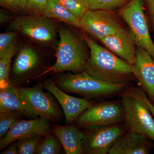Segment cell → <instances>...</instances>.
<instances>
[{"mask_svg":"<svg viewBox=\"0 0 154 154\" xmlns=\"http://www.w3.org/2000/svg\"><path fill=\"white\" fill-rule=\"evenodd\" d=\"M90 49L85 71L98 79L111 84H126L134 75L133 65L98 44L86 34L82 36Z\"/></svg>","mask_w":154,"mask_h":154,"instance_id":"1","label":"cell"},{"mask_svg":"<svg viewBox=\"0 0 154 154\" xmlns=\"http://www.w3.org/2000/svg\"><path fill=\"white\" fill-rule=\"evenodd\" d=\"M57 32L60 40L56 52V60L54 64L42 75L66 71L79 73L85 71L90 52L82 36H79L64 26L60 27Z\"/></svg>","mask_w":154,"mask_h":154,"instance_id":"2","label":"cell"},{"mask_svg":"<svg viewBox=\"0 0 154 154\" xmlns=\"http://www.w3.org/2000/svg\"><path fill=\"white\" fill-rule=\"evenodd\" d=\"M62 90L91 97L108 96L123 90L127 84H111L94 78L85 71L65 75L58 81Z\"/></svg>","mask_w":154,"mask_h":154,"instance_id":"3","label":"cell"},{"mask_svg":"<svg viewBox=\"0 0 154 154\" xmlns=\"http://www.w3.org/2000/svg\"><path fill=\"white\" fill-rule=\"evenodd\" d=\"M122 103L127 129L154 141V119L145 103L128 93L122 96Z\"/></svg>","mask_w":154,"mask_h":154,"instance_id":"4","label":"cell"},{"mask_svg":"<svg viewBox=\"0 0 154 154\" xmlns=\"http://www.w3.org/2000/svg\"><path fill=\"white\" fill-rule=\"evenodd\" d=\"M144 0H131L117 13L128 25L137 46L149 53L154 60V43L144 12Z\"/></svg>","mask_w":154,"mask_h":154,"instance_id":"5","label":"cell"},{"mask_svg":"<svg viewBox=\"0 0 154 154\" xmlns=\"http://www.w3.org/2000/svg\"><path fill=\"white\" fill-rule=\"evenodd\" d=\"M8 30L19 32L36 43L49 45L55 40L57 29L52 20L35 14L17 17L10 23Z\"/></svg>","mask_w":154,"mask_h":154,"instance_id":"6","label":"cell"},{"mask_svg":"<svg viewBox=\"0 0 154 154\" xmlns=\"http://www.w3.org/2000/svg\"><path fill=\"white\" fill-rule=\"evenodd\" d=\"M115 11L89 10L81 19V29L100 41L124 28Z\"/></svg>","mask_w":154,"mask_h":154,"instance_id":"7","label":"cell"},{"mask_svg":"<svg viewBox=\"0 0 154 154\" xmlns=\"http://www.w3.org/2000/svg\"><path fill=\"white\" fill-rule=\"evenodd\" d=\"M123 118L122 105L115 101L92 105L79 116L78 122L86 127L118 124Z\"/></svg>","mask_w":154,"mask_h":154,"instance_id":"8","label":"cell"},{"mask_svg":"<svg viewBox=\"0 0 154 154\" xmlns=\"http://www.w3.org/2000/svg\"><path fill=\"white\" fill-rule=\"evenodd\" d=\"M90 128L85 134L83 146L85 153L91 154L108 153L114 143L127 130L119 124Z\"/></svg>","mask_w":154,"mask_h":154,"instance_id":"9","label":"cell"},{"mask_svg":"<svg viewBox=\"0 0 154 154\" xmlns=\"http://www.w3.org/2000/svg\"><path fill=\"white\" fill-rule=\"evenodd\" d=\"M20 96L29 116H38L47 119L56 118L58 110L53 99L38 86L19 88Z\"/></svg>","mask_w":154,"mask_h":154,"instance_id":"10","label":"cell"},{"mask_svg":"<svg viewBox=\"0 0 154 154\" xmlns=\"http://www.w3.org/2000/svg\"><path fill=\"white\" fill-rule=\"evenodd\" d=\"M105 47L116 55L133 65L135 62V41L129 30L125 28L100 40Z\"/></svg>","mask_w":154,"mask_h":154,"instance_id":"11","label":"cell"},{"mask_svg":"<svg viewBox=\"0 0 154 154\" xmlns=\"http://www.w3.org/2000/svg\"><path fill=\"white\" fill-rule=\"evenodd\" d=\"M48 120L40 117L31 120L17 122L1 139L0 149H2L22 138L34 135H46L50 130Z\"/></svg>","mask_w":154,"mask_h":154,"instance_id":"12","label":"cell"},{"mask_svg":"<svg viewBox=\"0 0 154 154\" xmlns=\"http://www.w3.org/2000/svg\"><path fill=\"white\" fill-rule=\"evenodd\" d=\"M133 66L134 76L150 100L154 102V60L149 53L138 47Z\"/></svg>","mask_w":154,"mask_h":154,"instance_id":"13","label":"cell"},{"mask_svg":"<svg viewBox=\"0 0 154 154\" xmlns=\"http://www.w3.org/2000/svg\"><path fill=\"white\" fill-rule=\"evenodd\" d=\"M43 87L53 94L59 102L67 123L76 120L84 111L93 105L92 102L88 99L76 98L68 95L52 82H46Z\"/></svg>","mask_w":154,"mask_h":154,"instance_id":"14","label":"cell"},{"mask_svg":"<svg viewBox=\"0 0 154 154\" xmlns=\"http://www.w3.org/2000/svg\"><path fill=\"white\" fill-rule=\"evenodd\" d=\"M149 140L127 129L114 143L108 154H148Z\"/></svg>","mask_w":154,"mask_h":154,"instance_id":"15","label":"cell"},{"mask_svg":"<svg viewBox=\"0 0 154 154\" xmlns=\"http://www.w3.org/2000/svg\"><path fill=\"white\" fill-rule=\"evenodd\" d=\"M54 134L63 146L67 154L85 153L83 141L85 134L76 127L72 126H57Z\"/></svg>","mask_w":154,"mask_h":154,"instance_id":"16","label":"cell"},{"mask_svg":"<svg viewBox=\"0 0 154 154\" xmlns=\"http://www.w3.org/2000/svg\"><path fill=\"white\" fill-rule=\"evenodd\" d=\"M20 112L28 115V110L20 96L19 88L11 83L1 88L0 113Z\"/></svg>","mask_w":154,"mask_h":154,"instance_id":"17","label":"cell"},{"mask_svg":"<svg viewBox=\"0 0 154 154\" xmlns=\"http://www.w3.org/2000/svg\"><path fill=\"white\" fill-rule=\"evenodd\" d=\"M42 15L51 20H58L81 29V19L71 13L57 0H48L47 7Z\"/></svg>","mask_w":154,"mask_h":154,"instance_id":"18","label":"cell"},{"mask_svg":"<svg viewBox=\"0 0 154 154\" xmlns=\"http://www.w3.org/2000/svg\"><path fill=\"white\" fill-rule=\"evenodd\" d=\"M39 58L32 48L25 46L20 50L13 66V72L16 75L25 74L38 65Z\"/></svg>","mask_w":154,"mask_h":154,"instance_id":"19","label":"cell"},{"mask_svg":"<svg viewBox=\"0 0 154 154\" xmlns=\"http://www.w3.org/2000/svg\"><path fill=\"white\" fill-rule=\"evenodd\" d=\"M89 10L115 11L121 8L131 0H86Z\"/></svg>","mask_w":154,"mask_h":154,"instance_id":"20","label":"cell"},{"mask_svg":"<svg viewBox=\"0 0 154 154\" xmlns=\"http://www.w3.org/2000/svg\"><path fill=\"white\" fill-rule=\"evenodd\" d=\"M39 135H34L22 138L17 141L19 154H36L39 144L40 137Z\"/></svg>","mask_w":154,"mask_h":154,"instance_id":"21","label":"cell"},{"mask_svg":"<svg viewBox=\"0 0 154 154\" xmlns=\"http://www.w3.org/2000/svg\"><path fill=\"white\" fill-rule=\"evenodd\" d=\"M71 13L80 19L89 10L86 0H57Z\"/></svg>","mask_w":154,"mask_h":154,"instance_id":"22","label":"cell"},{"mask_svg":"<svg viewBox=\"0 0 154 154\" xmlns=\"http://www.w3.org/2000/svg\"><path fill=\"white\" fill-rule=\"evenodd\" d=\"M59 141L57 138L47 134L43 141L38 144L36 154H59L60 145Z\"/></svg>","mask_w":154,"mask_h":154,"instance_id":"23","label":"cell"},{"mask_svg":"<svg viewBox=\"0 0 154 154\" xmlns=\"http://www.w3.org/2000/svg\"><path fill=\"white\" fill-rule=\"evenodd\" d=\"M16 31H9L0 34V57L12 52H16Z\"/></svg>","mask_w":154,"mask_h":154,"instance_id":"24","label":"cell"},{"mask_svg":"<svg viewBox=\"0 0 154 154\" xmlns=\"http://www.w3.org/2000/svg\"><path fill=\"white\" fill-rule=\"evenodd\" d=\"M14 52H10L0 57V86L4 88L10 84L9 74L11 60L15 54Z\"/></svg>","mask_w":154,"mask_h":154,"instance_id":"25","label":"cell"},{"mask_svg":"<svg viewBox=\"0 0 154 154\" xmlns=\"http://www.w3.org/2000/svg\"><path fill=\"white\" fill-rule=\"evenodd\" d=\"M16 112H7L0 114V137L5 135L10 128L17 122Z\"/></svg>","mask_w":154,"mask_h":154,"instance_id":"26","label":"cell"},{"mask_svg":"<svg viewBox=\"0 0 154 154\" xmlns=\"http://www.w3.org/2000/svg\"><path fill=\"white\" fill-rule=\"evenodd\" d=\"M27 0H0L3 8L14 12H22L26 9Z\"/></svg>","mask_w":154,"mask_h":154,"instance_id":"27","label":"cell"},{"mask_svg":"<svg viewBox=\"0 0 154 154\" xmlns=\"http://www.w3.org/2000/svg\"><path fill=\"white\" fill-rule=\"evenodd\" d=\"M48 0H27L26 10L37 15H42L46 8Z\"/></svg>","mask_w":154,"mask_h":154,"instance_id":"28","label":"cell"},{"mask_svg":"<svg viewBox=\"0 0 154 154\" xmlns=\"http://www.w3.org/2000/svg\"><path fill=\"white\" fill-rule=\"evenodd\" d=\"M128 94L136 96L139 99H141L148 107L149 110L151 113L154 119V105H153L152 102L150 101L149 98L147 97L146 93L144 92L140 91V90H136L134 91H131Z\"/></svg>","mask_w":154,"mask_h":154,"instance_id":"29","label":"cell"},{"mask_svg":"<svg viewBox=\"0 0 154 154\" xmlns=\"http://www.w3.org/2000/svg\"><path fill=\"white\" fill-rule=\"evenodd\" d=\"M9 145L8 148L2 152L3 154H19V149L17 143H13Z\"/></svg>","mask_w":154,"mask_h":154,"instance_id":"30","label":"cell"},{"mask_svg":"<svg viewBox=\"0 0 154 154\" xmlns=\"http://www.w3.org/2000/svg\"><path fill=\"white\" fill-rule=\"evenodd\" d=\"M148 8L152 21L154 25V0H144Z\"/></svg>","mask_w":154,"mask_h":154,"instance_id":"31","label":"cell"},{"mask_svg":"<svg viewBox=\"0 0 154 154\" xmlns=\"http://www.w3.org/2000/svg\"><path fill=\"white\" fill-rule=\"evenodd\" d=\"M9 19L8 14L3 11H1V23L2 24Z\"/></svg>","mask_w":154,"mask_h":154,"instance_id":"32","label":"cell"},{"mask_svg":"<svg viewBox=\"0 0 154 154\" xmlns=\"http://www.w3.org/2000/svg\"></svg>","mask_w":154,"mask_h":154,"instance_id":"33","label":"cell"}]
</instances>
